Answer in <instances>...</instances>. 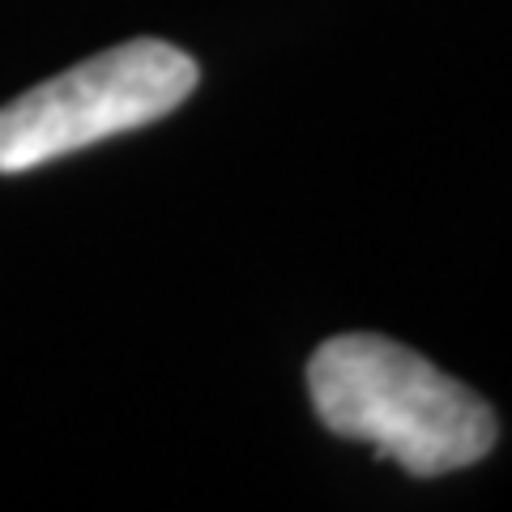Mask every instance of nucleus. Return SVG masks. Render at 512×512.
Instances as JSON below:
<instances>
[{"label":"nucleus","instance_id":"nucleus-1","mask_svg":"<svg viewBox=\"0 0 512 512\" xmlns=\"http://www.w3.org/2000/svg\"><path fill=\"white\" fill-rule=\"evenodd\" d=\"M308 393L333 436L372 444L414 478L466 470L500 440L483 397L380 333H342L316 346Z\"/></svg>","mask_w":512,"mask_h":512},{"label":"nucleus","instance_id":"nucleus-2","mask_svg":"<svg viewBox=\"0 0 512 512\" xmlns=\"http://www.w3.org/2000/svg\"><path fill=\"white\" fill-rule=\"evenodd\" d=\"M197 90V60L163 39H133L47 77L0 107V175L35 171L64 154L133 133Z\"/></svg>","mask_w":512,"mask_h":512}]
</instances>
